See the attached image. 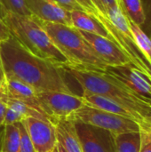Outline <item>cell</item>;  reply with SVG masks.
<instances>
[{
	"mask_svg": "<svg viewBox=\"0 0 151 152\" xmlns=\"http://www.w3.org/2000/svg\"><path fill=\"white\" fill-rule=\"evenodd\" d=\"M0 57L6 77L23 82L36 92L73 93L62 68L36 56L12 36L0 44Z\"/></svg>",
	"mask_w": 151,
	"mask_h": 152,
	"instance_id": "cell-1",
	"label": "cell"
},
{
	"mask_svg": "<svg viewBox=\"0 0 151 152\" xmlns=\"http://www.w3.org/2000/svg\"><path fill=\"white\" fill-rule=\"evenodd\" d=\"M4 22L12 36L36 56L62 69L71 66L68 59L54 45L40 20L33 15L23 16L7 12Z\"/></svg>",
	"mask_w": 151,
	"mask_h": 152,
	"instance_id": "cell-2",
	"label": "cell"
},
{
	"mask_svg": "<svg viewBox=\"0 0 151 152\" xmlns=\"http://www.w3.org/2000/svg\"><path fill=\"white\" fill-rule=\"evenodd\" d=\"M82 87L83 91L109 98L141 116L151 127V107L142 102L118 81L105 71L64 68Z\"/></svg>",
	"mask_w": 151,
	"mask_h": 152,
	"instance_id": "cell-3",
	"label": "cell"
},
{
	"mask_svg": "<svg viewBox=\"0 0 151 152\" xmlns=\"http://www.w3.org/2000/svg\"><path fill=\"white\" fill-rule=\"evenodd\" d=\"M54 45L68 59L70 67L96 71H105L108 67L94 53L82 37L80 31L73 27L41 20Z\"/></svg>",
	"mask_w": 151,
	"mask_h": 152,
	"instance_id": "cell-4",
	"label": "cell"
},
{
	"mask_svg": "<svg viewBox=\"0 0 151 152\" xmlns=\"http://www.w3.org/2000/svg\"><path fill=\"white\" fill-rule=\"evenodd\" d=\"M69 118L105 129L115 135L122 133L137 132L142 130L140 126L132 119L86 104L76 110Z\"/></svg>",
	"mask_w": 151,
	"mask_h": 152,
	"instance_id": "cell-5",
	"label": "cell"
},
{
	"mask_svg": "<svg viewBox=\"0 0 151 152\" xmlns=\"http://www.w3.org/2000/svg\"><path fill=\"white\" fill-rule=\"evenodd\" d=\"M36 97L43 112L53 124H55L59 119L69 118L76 110L85 104L82 96L74 93L44 91L37 92Z\"/></svg>",
	"mask_w": 151,
	"mask_h": 152,
	"instance_id": "cell-6",
	"label": "cell"
},
{
	"mask_svg": "<svg viewBox=\"0 0 151 152\" xmlns=\"http://www.w3.org/2000/svg\"><path fill=\"white\" fill-rule=\"evenodd\" d=\"M105 72L118 81L142 102L151 107V78L132 63L108 66Z\"/></svg>",
	"mask_w": 151,
	"mask_h": 152,
	"instance_id": "cell-7",
	"label": "cell"
},
{
	"mask_svg": "<svg viewBox=\"0 0 151 152\" xmlns=\"http://www.w3.org/2000/svg\"><path fill=\"white\" fill-rule=\"evenodd\" d=\"M75 122L83 152H117L115 134L97 126Z\"/></svg>",
	"mask_w": 151,
	"mask_h": 152,
	"instance_id": "cell-8",
	"label": "cell"
},
{
	"mask_svg": "<svg viewBox=\"0 0 151 152\" xmlns=\"http://www.w3.org/2000/svg\"><path fill=\"white\" fill-rule=\"evenodd\" d=\"M22 123L36 152H52L57 147L55 126L51 121L28 118Z\"/></svg>",
	"mask_w": 151,
	"mask_h": 152,
	"instance_id": "cell-9",
	"label": "cell"
},
{
	"mask_svg": "<svg viewBox=\"0 0 151 152\" xmlns=\"http://www.w3.org/2000/svg\"><path fill=\"white\" fill-rule=\"evenodd\" d=\"M80 33L97 56L107 66H120L131 63L125 52L114 41L85 31H80Z\"/></svg>",
	"mask_w": 151,
	"mask_h": 152,
	"instance_id": "cell-10",
	"label": "cell"
},
{
	"mask_svg": "<svg viewBox=\"0 0 151 152\" xmlns=\"http://www.w3.org/2000/svg\"><path fill=\"white\" fill-rule=\"evenodd\" d=\"M81 96L84 99L85 103L86 105L132 119L140 126L142 129L141 131H146V132L151 133V127L150 126V125L141 116L133 112L127 108H125L124 106L116 102L115 101L109 98L101 96V95H97V94L88 93L86 91H83V94Z\"/></svg>",
	"mask_w": 151,
	"mask_h": 152,
	"instance_id": "cell-11",
	"label": "cell"
},
{
	"mask_svg": "<svg viewBox=\"0 0 151 152\" xmlns=\"http://www.w3.org/2000/svg\"><path fill=\"white\" fill-rule=\"evenodd\" d=\"M31 15L36 19L72 27L70 12L61 8L53 0H25Z\"/></svg>",
	"mask_w": 151,
	"mask_h": 152,
	"instance_id": "cell-12",
	"label": "cell"
},
{
	"mask_svg": "<svg viewBox=\"0 0 151 152\" xmlns=\"http://www.w3.org/2000/svg\"><path fill=\"white\" fill-rule=\"evenodd\" d=\"M37 92L28 85L17 79L5 77L4 82L0 86V98H11L20 101L31 108L45 115L37 101ZM46 116V115H45Z\"/></svg>",
	"mask_w": 151,
	"mask_h": 152,
	"instance_id": "cell-13",
	"label": "cell"
},
{
	"mask_svg": "<svg viewBox=\"0 0 151 152\" xmlns=\"http://www.w3.org/2000/svg\"><path fill=\"white\" fill-rule=\"evenodd\" d=\"M58 143L67 152H83L76 122L70 118L59 119L55 124Z\"/></svg>",
	"mask_w": 151,
	"mask_h": 152,
	"instance_id": "cell-14",
	"label": "cell"
},
{
	"mask_svg": "<svg viewBox=\"0 0 151 152\" xmlns=\"http://www.w3.org/2000/svg\"><path fill=\"white\" fill-rule=\"evenodd\" d=\"M70 18L73 28L80 31L99 35L114 41L111 34L95 15L85 11L77 10L70 12Z\"/></svg>",
	"mask_w": 151,
	"mask_h": 152,
	"instance_id": "cell-15",
	"label": "cell"
},
{
	"mask_svg": "<svg viewBox=\"0 0 151 152\" xmlns=\"http://www.w3.org/2000/svg\"><path fill=\"white\" fill-rule=\"evenodd\" d=\"M117 152H140L142 132H127L115 135Z\"/></svg>",
	"mask_w": 151,
	"mask_h": 152,
	"instance_id": "cell-16",
	"label": "cell"
},
{
	"mask_svg": "<svg viewBox=\"0 0 151 152\" xmlns=\"http://www.w3.org/2000/svg\"><path fill=\"white\" fill-rule=\"evenodd\" d=\"M118 2L126 18L142 28L145 22L142 0H118Z\"/></svg>",
	"mask_w": 151,
	"mask_h": 152,
	"instance_id": "cell-17",
	"label": "cell"
},
{
	"mask_svg": "<svg viewBox=\"0 0 151 152\" xmlns=\"http://www.w3.org/2000/svg\"><path fill=\"white\" fill-rule=\"evenodd\" d=\"M128 22L136 45L151 64V39L150 36L142 28L136 25L130 20H128Z\"/></svg>",
	"mask_w": 151,
	"mask_h": 152,
	"instance_id": "cell-18",
	"label": "cell"
},
{
	"mask_svg": "<svg viewBox=\"0 0 151 152\" xmlns=\"http://www.w3.org/2000/svg\"><path fill=\"white\" fill-rule=\"evenodd\" d=\"M4 137L1 152H19L20 132L16 124L4 126Z\"/></svg>",
	"mask_w": 151,
	"mask_h": 152,
	"instance_id": "cell-19",
	"label": "cell"
},
{
	"mask_svg": "<svg viewBox=\"0 0 151 152\" xmlns=\"http://www.w3.org/2000/svg\"><path fill=\"white\" fill-rule=\"evenodd\" d=\"M0 2L7 12L23 16L31 15L26 5L25 0H0Z\"/></svg>",
	"mask_w": 151,
	"mask_h": 152,
	"instance_id": "cell-20",
	"label": "cell"
},
{
	"mask_svg": "<svg viewBox=\"0 0 151 152\" xmlns=\"http://www.w3.org/2000/svg\"><path fill=\"white\" fill-rule=\"evenodd\" d=\"M20 132V149L19 152H36L32 142L27 133V130L22 122L16 123Z\"/></svg>",
	"mask_w": 151,
	"mask_h": 152,
	"instance_id": "cell-21",
	"label": "cell"
},
{
	"mask_svg": "<svg viewBox=\"0 0 151 152\" xmlns=\"http://www.w3.org/2000/svg\"><path fill=\"white\" fill-rule=\"evenodd\" d=\"M53 1L61 8H63L64 10L69 12L72 11H77V10L85 11V9L81 6V4L77 0H53Z\"/></svg>",
	"mask_w": 151,
	"mask_h": 152,
	"instance_id": "cell-22",
	"label": "cell"
},
{
	"mask_svg": "<svg viewBox=\"0 0 151 152\" xmlns=\"http://www.w3.org/2000/svg\"><path fill=\"white\" fill-rule=\"evenodd\" d=\"M142 4L145 14V22L142 27H145L151 36V0H143Z\"/></svg>",
	"mask_w": 151,
	"mask_h": 152,
	"instance_id": "cell-23",
	"label": "cell"
},
{
	"mask_svg": "<svg viewBox=\"0 0 151 152\" xmlns=\"http://www.w3.org/2000/svg\"><path fill=\"white\" fill-rule=\"evenodd\" d=\"M142 132V145L140 152H151V133Z\"/></svg>",
	"mask_w": 151,
	"mask_h": 152,
	"instance_id": "cell-24",
	"label": "cell"
},
{
	"mask_svg": "<svg viewBox=\"0 0 151 152\" xmlns=\"http://www.w3.org/2000/svg\"><path fill=\"white\" fill-rule=\"evenodd\" d=\"M77 1L81 4V6L87 12H90V13L95 15L96 17L101 14V12L98 11V9L95 7V5L93 4V3L91 0H77Z\"/></svg>",
	"mask_w": 151,
	"mask_h": 152,
	"instance_id": "cell-25",
	"label": "cell"
},
{
	"mask_svg": "<svg viewBox=\"0 0 151 152\" xmlns=\"http://www.w3.org/2000/svg\"><path fill=\"white\" fill-rule=\"evenodd\" d=\"M11 37H12V34H11L10 30L8 29L7 26L4 22V20L0 19V44L5 40H7Z\"/></svg>",
	"mask_w": 151,
	"mask_h": 152,
	"instance_id": "cell-26",
	"label": "cell"
},
{
	"mask_svg": "<svg viewBox=\"0 0 151 152\" xmlns=\"http://www.w3.org/2000/svg\"><path fill=\"white\" fill-rule=\"evenodd\" d=\"M100 2L101 3L102 6H103V8L105 10V12H106V15H107V11L108 10L120 6L118 0H100Z\"/></svg>",
	"mask_w": 151,
	"mask_h": 152,
	"instance_id": "cell-27",
	"label": "cell"
},
{
	"mask_svg": "<svg viewBox=\"0 0 151 152\" xmlns=\"http://www.w3.org/2000/svg\"><path fill=\"white\" fill-rule=\"evenodd\" d=\"M6 110H7V105L5 102L0 98V126H4Z\"/></svg>",
	"mask_w": 151,
	"mask_h": 152,
	"instance_id": "cell-28",
	"label": "cell"
},
{
	"mask_svg": "<svg viewBox=\"0 0 151 152\" xmlns=\"http://www.w3.org/2000/svg\"><path fill=\"white\" fill-rule=\"evenodd\" d=\"M91 1L93 3V4H94L95 7L98 9V11L101 12V14L103 15L104 17H106V12H105V10H104V8H103V6H102L101 3L100 2V0H91Z\"/></svg>",
	"mask_w": 151,
	"mask_h": 152,
	"instance_id": "cell-29",
	"label": "cell"
},
{
	"mask_svg": "<svg viewBox=\"0 0 151 152\" xmlns=\"http://www.w3.org/2000/svg\"><path fill=\"white\" fill-rule=\"evenodd\" d=\"M5 72H4V66H3V62H2V59L0 57V86H2V84L4 82L5 80Z\"/></svg>",
	"mask_w": 151,
	"mask_h": 152,
	"instance_id": "cell-30",
	"label": "cell"
},
{
	"mask_svg": "<svg viewBox=\"0 0 151 152\" xmlns=\"http://www.w3.org/2000/svg\"><path fill=\"white\" fill-rule=\"evenodd\" d=\"M6 14H7V12H6L5 9L3 7V5H2V4H1V2H0V19L4 20V17L6 16Z\"/></svg>",
	"mask_w": 151,
	"mask_h": 152,
	"instance_id": "cell-31",
	"label": "cell"
},
{
	"mask_svg": "<svg viewBox=\"0 0 151 152\" xmlns=\"http://www.w3.org/2000/svg\"><path fill=\"white\" fill-rule=\"evenodd\" d=\"M56 148H57L58 152H67L62 147H61V145H60V144H59V143H57V147H56Z\"/></svg>",
	"mask_w": 151,
	"mask_h": 152,
	"instance_id": "cell-32",
	"label": "cell"
},
{
	"mask_svg": "<svg viewBox=\"0 0 151 152\" xmlns=\"http://www.w3.org/2000/svg\"><path fill=\"white\" fill-rule=\"evenodd\" d=\"M52 152H58V151H57V148H55V149H54V150H53Z\"/></svg>",
	"mask_w": 151,
	"mask_h": 152,
	"instance_id": "cell-33",
	"label": "cell"
},
{
	"mask_svg": "<svg viewBox=\"0 0 151 152\" xmlns=\"http://www.w3.org/2000/svg\"><path fill=\"white\" fill-rule=\"evenodd\" d=\"M150 39H151V36H150Z\"/></svg>",
	"mask_w": 151,
	"mask_h": 152,
	"instance_id": "cell-34",
	"label": "cell"
}]
</instances>
